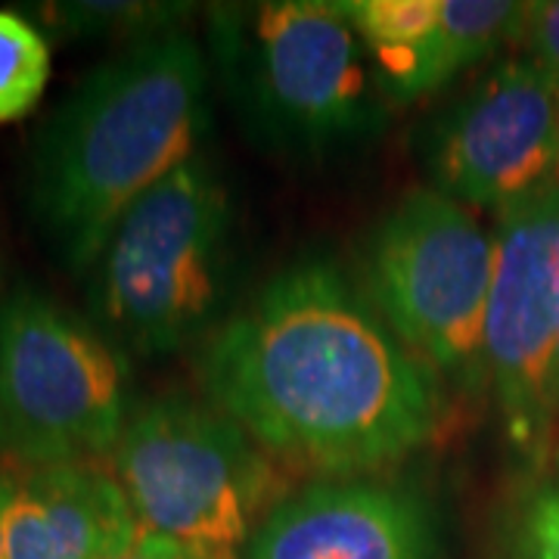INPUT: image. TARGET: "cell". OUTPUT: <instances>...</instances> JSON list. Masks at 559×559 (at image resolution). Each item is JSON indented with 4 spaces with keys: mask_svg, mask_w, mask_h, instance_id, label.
Masks as SVG:
<instances>
[{
    "mask_svg": "<svg viewBox=\"0 0 559 559\" xmlns=\"http://www.w3.org/2000/svg\"><path fill=\"white\" fill-rule=\"evenodd\" d=\"M200 377L264 454L330 476L399 463L444 411L439 377L323 259L283 267L224 320Z\"/></svg>",
    "mask_w": 559,
    "mask_h": 559,
    "instance_id": "cell-1",
    "label": "cell"
},
{
    "mask_svg": "<svg viewBox=\"0 0 559 559\" xmlns=\"http://www.w3.org/2000/svg\"><path fill=\"white\" fill-rule=\"evenodd\" d=\"M212 66L180 28L134 38L50 112L28 156V209L69 274H87L134 202L200 156Z\"/></svg>",
    "mask_w": 559,
    "mask_h": 559,
    "instance_id": "cell-2",
    "label": "cell"
},
{
    "mask_svg": "<svg viewBox=\"0 0 559 559\" xmlns=\"http://www.w3.org/2000/svg\"><path fill=\"white\" fill-rule=\"evenodd\" d=\"M205 53L234 119L267 153L326 159L380 138L395 109L336 0L215 3Z\"/></svg>",
    "mask_w": 559,
    "mask_h": 559,
    "instance_id": "cell-3",
    "label": "cell"
},
{
    "mask_svg": "<svg viewBox=\"0 0 559 559\" xmlns=\"http://www.w3.org/2000/svg\"><path fill=\"white\" fill-rule=\"evenodd\" d=\"M230 193L193 156L119 221L94 264L91 308L106 340L171 355L215 326L230 267Z\"/></svg>",
    "mask_w": 559,
    "mask_h": 559,
    "instance_id": "cell-4",
    "label": "cell"
},
{
    "mask_svg": "<svg viewBox=\"0 0 559 559\" xmlns=\"http://www.w3.org/2000/svg\"><path fill=\"white\" fill-rule=\"evenodd\" d=\"M140 528L209 557L237 559L283 498L277 463L218 407L180 395L128 414L109 454Z\"/></svg>",
    "mask_w": 559,
    "mask_h": 559,
    "instance_id": "cell-5",
    "label": "cell"
},
{
    "mask_svg": "<svg viewBox=\"0 0 559 559\" xmlns=\"http://www.w3.org/2000/svg\"><path fill=\"white\" fill-rule=\"evenodd\" d=\"M495 234L466 205L426 187L380 221L367 246V299L441 385L463 399L488 392L485 318Z\"/></svg>",
    "mask_w": 559,
    "mask_h": 559,
    "instance_id": "cell-6",
    "label": "cell"
},
{
    "mask_svg": "<svg viewBox=\"0 0 559 559\" xmlns=\"http://www.w3.org/2000/svg\"><path fill=\"white\" fill-rule=\"evenodd\" d=\"M128 423L121 348L38 289L0 305V448L25 466L97 463Z\"/></svg>",
    "mask_w": 559,
    "mask_h": 559,
    "instance_id": "cell-7",
    "label": "cell"
},
{
    "mask_svg": "<svg viewBox=\"0 0 559 559\" xmlns=\"http://www.w3.org/2000/svg\"><path fill=\"white\" fill-rule=\"evenodd\" d=\"M419 146L432 190L503 215L557 183L559 81L525 57L495 62L426 124Z\"/></svg>",
    "mask_w": 559,
    "mask_h": 559,
    "instance_id": "cell-8",
    "label": "cell"
},
{
    "mask_svg": "<svg viewBox=\"0 0 559 559\" xmlns=\"http://www.w3.org/2000/svg\"><path fill=\"white\" fill-rule=\"evenodd\" d=\"M559 340V187L498 215L485 318L488 392L513 451L538 473L550 460V360Z\"/></svg>",
    "mask_w": 559,
    "mask_h": 559,
    "instance_id": "cell-9",
    "label": "cell"
},
{
    "mask_svg": "<svg viewBox=\"0 0 559 559\" xmlns=\"http://www.w3.org/2000/svg\"><path fill=\"white\" fill-rule=\"evenodd\" d=\"M364 40L392 106L426 100L516 40L525 3L336 0Z\"/></svg>",
    "mask_w": 559,
    "mask_h": 559,
    "instance_id": "cell-10",
    "label": "cell"
},
{
    "mask_svg": "<svg viewBox=\"0 0 559 559\" xmlns=\"http://www.w3.org/2000/svg\"><path fill=\"white\" fill-rule=\"evenodd\" d=\"M436 525L423 500L382 481H320L264 516L249 559H436Z\"/></svg>",
    "mask_w": 559,
    "mask_h": 559,
    "instance_id": "cell-11",
    "label": "cell"
},
{
    "mask_svg": "<svg viewBox=\"0 0 559 559\" xmlns=\"http://www.w3.org/2000/svg\"><path fill=\"white\" fill-rule=\"evenodd\" d=\"M140 532L121 485L100 463L25 466L10 481L0 559H106Z\"/></svg>",
    "mask_w": 559,
    "mask_h": 559,
    "instance_id": "cell-12",
    "label": "cell"
},
{
    "mask_svg": "<svg viewBox=\"0 0 559 559\" xmlns=\"http://www.w3.org/2000/svg\"><path fill=\"white\" fill-rule=\"evenodd\" d=\"M50 81V44L13 10H0V124L25 119Z\"/></svg>",
    "mask_w": 559,
    "mask_h": 559,
    "instance_id": "cell-13",
    "label": "cell"
},
{
    "mask_svg": "<svg viewBox=\"0 0 559 559\" xmlns=\"http://www.w3.org/2000/svg\"><path fill=\"white\" fill-rule=\"evenodd\" d=\"M507 559H559V457L532 473L507 513Z\"/></svg>",
    "mask_w": 559,
    "mask_h": 559,
    "instance_id": "cell-14",
    "label": "cell"
},
{
    "mask_svg": "<svg viewBox=\"0 0 559 559\" xmlns=\"http://www.w3.org/2000/svg\"><path fill=\"white\" fill-rule=\"evenodd\" d=\"M183 7L178 3H53L47 20L60 22L72 35L97 32H134V38L178 28Z\"/></svg>",
    "mask_w": 559,
    "mask_h": 559,
    "instance_id": "cell-15",
    "label": "cell"
},
{
    "mask_svg": "<svg viewBox=\"0 0 559 559\" xmlns=\"http://www.w3.org/2000/svg\"><path fill=\"white\" fill-rule=\"evenodd\" d=\"M513 44L525 60H532L550 79L559 81V0L525 3Z\"/></svg>",
    "mask_w": 559,
    "mask_h": 559,
    "instance_id": "cell-16",
    "label": "cell"
},
{
    "mask_svg": "<svg viewBox=\"0 0 559 559\" xmlns=\"http://www.w3.org/2000/svg\"><path fill=\"white\" fill-rule=\"evenodd\" d=\"M106 559H218L209 557V554H200V550H190L183 544H175V540L159 538V535H150V532H140L138 538L131 540L128 547H121L119 554Z\"/></svg>",
    "mask_w": 559,
    "mask_h": 559,
    "instance_id": "cell-17",
    "label": "cell"
},
{
    "mask_svg": "<svg viewBox=\"0 0 559 559\" xmlns=\"http://www.w3.org/2000/svg\"><path fill=\"white\" fill-rule=\"evenodd\" d=\"M547 407H550V419L554 426L559 423V340L557 352H554V360H550V380H547Z\"/></svg>",
    "mask_w": 559,
    "mask_h": 559,
    "instance_id": "cell-18",
    "label": "cell"
},
{
    "mask_svg": "<svg viewBox=\"0 0 559 559\" xmlns=\"http://www.w3.org/2000/svg\"><path fill=\"white\" fill-rule=\"evenodd\" d=\"M10 481H13V473H3V469H0V535H3V510H7V495H10Z\"/></svg>",
    "mask_w": 559,
    "mask_h": 559,
    "instance_id": "cell-19",
    "label": "cell"
},
{
    "mask_svg": "<svg viewBox=\"0 0 559 559\" xmlns=\"http://www.w3.org/2000/svg\"><path fill=\"white\" fill-rule=\"evenodd\" d=\"M557 187H559V165H557Z\"/></svg>",
    "mask_w": 559,
    "mask_h": 559,
    "instance_id": "cell-20",
    "label": "cell"
}]
</instances>
